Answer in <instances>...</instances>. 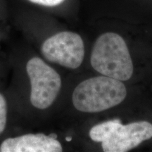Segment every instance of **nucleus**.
Here are the masks:
<instances>
[{
    "label": "nucleus",
    "mask_w": 152,
    "mask_h": 152,
    "mask_svg": "<svg viewBox=\"0 0 152 152\" xmlns=\"http://www.w3.org/2000/svg\"><path fill=\"white\" fill-rule=\"evenodd\" d=\"M93 68L102 74L127 81L133 73V64L126 43L121 35L106 33L98 37L90 58Z\"/></svg>",
    "instance_id": "nucleus-1"
},
{
    "label": "nucleus",
    "mask_w": 152,
    "mask_h": 152,
    "mask_svg": "<svg viewBox=\"0 0 152 152\" xmlns=\"http://www.w3.org/2000/svg\"><path fill=\"white\" fill-rule=\"evenodd\" d=\"M126 95V87L122 81L104 75L80 83L73 91L72 99L78 111L96 113L118 105Z\"/></svg>",
    "instance_id": "nucleus-2"
},
{
    "label": "nucleus",
    "mask_w": 152,
    "mask_h": 152,
    "mask_svg": "<svg viewBox=\"0 0 152 152\" xmlns=\"http://www.w3.org/2000/svg\"><path fill=\"white\" fill-rule=\"evenodd\" d=\"M91 140L101 142L105 152H125L152 138V124L139 121L123 125L120 120H111L94 125L89 133Z\"/></svg>",
    "instance_id": "nucleus-3"
},
{
    "label": "nucleus",
    "mask_w": 152,
    "mask_h": 152,
    "mask_svg": "<svg viewBox=\"0 0 152 152\" xmlns=\"http://www.w3.org/2000/svg\"><path fill=\"white\" fill-rule=\"evenodd\" d=\"M26 69L31 84L30 102L37 109H47L53 104L60 91V75L38 57L28 61Z\"/></svg>",
    "instance_id": "nucleus-4"
},
{
    "label": "nucleus",
    "mask_w": 152,
    "mask_h": 152,
    "mask_svg": "<svg viewBox=\"0 0 152 152\" xmlns=\"http://www.w3.org/2000/svg\"><path fill=\"white\" fill-rule=\"evenodd\" d=\"M41 50L49 61L71 69L78 68L85 56L83 39L72 32H61L48 38L44 42Z\"/></svg>",
    "instance_id": "nucleus-5"
},
{
    "label": "nucleus",
    "mask_w": 152,
    "mask_h": 152,
    "mask_svg": "<svg viewBox=\"0 0 152 152\" xmlns=\"http://www.w3.org/2000/svg\"><path fill=\"white\" fill-rule=\"evenodd\" d=\"M62 150L56 139L42 133L8 138L0 146V152H61Z\"/></svg>",
    "instance_id": "nucleus-6"
},
{
    "label": "nucleus",
    "mask_w": 152,
    "mask_h": 152,
    "mask_svg": "<svg viewBox=\"0 0 152 152\" xmlns=\"http://www.w3.org/2000/svg\"><path fill=\"white\" fill-rule=\"evenodd\" d=\"M7 102L5 98L0 94V134L4 130L7 124Z\"/></svg>",
    "instance_id": "nucleus-7"
},
{
    "label": "nucleus",
    "mask_w": 152,
    "mask_h": 152,
    "mask_svg": "<svg viewBox=\"0 0 152 152\" xmlns=\"http://www.w3.org/2000/svg\"><path fill=\"white\" fill-rule=\"evenodd\" d=\"M31 2L46 7H54L60 4L64 1V0H29Z\"/></svg>",
    "instance_id": "nucleus-8"
},
{
    "label": "nucleus",
    "mask_w": 152,
    "mask_h": 152,
    "mask_svg": "<svg viewBox=\"0 0 152 152\" xmlns=\"http://www.w3.org/2000/svg\"><path fill=\"white\" fill-rule=\"evenodd\" d=\"M66 140L67 142H71L72 140V138L71 137H67L66 138Z\"/></svg>",
    "instance_id": "nucleus-9"
}]
</instances>
